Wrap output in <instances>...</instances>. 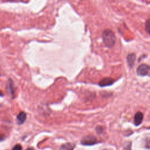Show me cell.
<instances>
[{
	"label": "cell",
	"mask_w": 150,
	"mask_h": 150,
	"mask_svg": "<svg viewBox=\"0 0 150 150\" xmlns=\"http://www.w3.org/2000/svg\"><path fill=\"white\" fill-rule=\"evenodd\" d=\"M103 40L107 47H112L115 43L116 37L114 33L111 29H107L103 32Z\"/></svg>",
	"instance_id": "6da1fadb"
},
{
	"label": "cell",
	"mask_w": 150,
	"mask_h": 150,
	"mask_svg": "<svg viewBox=\"0 0 150 150\" xmlns=\"http://www.w3.org/2000/svg\"><path fill=\"white\" fill-rule=\"evenodd\" d=\"M97 143V138L91 135L85 136L81 140V144L83 145H93Z\"/></svg>",
	"instance_id": "7a4b0ae2"
},
{
	"label": "cell",
	"mask_w": 150,
	"mask_h": 150,
	"mask_svg": "<svg viewBox=\"0 0 150 150\" xmlns=\"http://www.w3.org/2000/svg\"><path fill=\"white\" fill-rule=\"evenodd\" d=\"M137 71L139 76H146L150 71V66L145 64H141L138 67Z\"/></svg>",
	"instance_id": "3957f363"
},
{
	"label": "cell",
	"mask_w": 150,
	"mask_h": 150,
	"mask_svg": "<svg viewBox=\"0 0 150 150\" xmlns=\"http://www.w3.org/2000/svg\"><path fill=\"white\" fill-rule=\"evenodd\" d=\"M143 117H144V115L142 112H140V111L137 112L135 114L134 118V124L136 126H138L139 125H140L143 120Z\"/></svg>",
	"instance_id": "277c9868"
},
{
	"label": "cell",
	"mask_w": 150,
	"mask_h": 150,
	"mask_svg": "<svg viewBox=\"0 0 150 150\" xmlns=\"http://www.w3.org/2000/svg\"><path fill=\"white\" fill-rule=\"evenodd\" d=\"M114 80L110 77H106L101 79L99 83L98 84L101 87H105V86H108L111 85L114 83Z\"/></svg>",
	"instance_id": "5b68a950"
},
{
	"label": "cell",
	"mask_w": 150,
	"mask_h": 150,
	"mask_svg": "<svg viewBox=\"0 0 150 150\" xmlns=\"http://www.w3.org/2000/svg\"><path fill=\"white\" fill-rule=\"evenodd\" d=\"M26 119V114L23 111L20 112L18 114L16 117V121L18 124H23L25 121Z\"/></svg>",
	"instance_id": "8992f818"
},
{
	"label": "cell",
	"mask_w": 150,
	"mask_h": 150,
	"mask_svg": "<svg viewBox=\"0 0 150 150\" xmlns=\"http://www.w3.org/2000/svg\"><path fill=\"white\" fill-rule=\"evenodd\" d=\"M75 148V145L72 143L67 142L62 145L59 150H73Z\"/></svg>",
	"instance_id": "52a82bcc"
},
{
	"label": "cell",
	"mask_w": 150,
	"mask_h": 150,
	"mask_svg": "<svg viewBox=\"0 0 150 150\" xmlns=\"http://www.w3.org/2000/svg\"><path fill=\"white\" fill-rule=\"evenodd\" d=\"M127 62L130 67H132L134 64V62L135 60V54L134 53H130L127 56Z\"/></svg>",
	"instance_id": "ba28073f"
},
{
	"label": "cell",
	"mask_w": 150,
	"mask_h": 150,
	"mask_svg": "<svg viewBox=\"0 0 150 150\" xmlns=\"http://www.w3.org/2000/svg\"><path fill=\"white\" fill-rule=\"evenodd\" d=\"M8 88L11 93L12 96L14 95V93H15V87H14V84L13 83V81L11 79H9L8 81Z\"/></svg>",
	"instance_id": "9c48e42d"
},
{
	"label": "cell",
	"mask_w": 150,
	"mask_h": 150,
	"mask_svg": "<svg viewBox=\"0 0 150 150\" xmlns=\"http://www.w3.org/2000/svg\"><path fill=\"white\" fill-rule=\"evenodd\" d=\"M145 29L147 33L150 34V18L148 19L145 22Z\"/></svg>",
	"instance_id": "30bf717a"
},
{
	"label": "cell",
	"mask_w": 150,
	"mask_h": 150,
	"mask_svg": "<svg viewBox=\"0 0 150 150\" xmlns=\"http://www.w3.org/2000/svg\"><path fill=\"white\" fill-rule=\"evenodd\" d=\"M131 142H127L126 145H125V146L124 147V150H131Z\"/></svg>",
	"instance_id": "8fae6325"
},
{
	"label": "cell",
	"mask_w": 150,
	"mask_h": 150,
	"mask_svg": "<svg viewBox=\"0 0 150 150\" xmlns=\"http://www.w3.org/2000/svg\"><path fill=\"white\" fill-rule=\"evenodd\" d=\"M22 147L20 144H16L15 145L12 150H22Z\"/></svg>",
	"instance_id": "7c38bea8"
},
{
	"label": "cell",
	"mask_w": 150,
	"mask_h": 150,
	"mask_svg": "<svg viewBox=\"0 0 150 150\" xmlns=\"http://www.w3.org/2000/svg\"><path fill=\"white\" fill-rule=\"evenodd\" d=\"M96 129L98 134H100L103 131V128L101 126H98Z\"/></svg>",
	"instance_id": "4fadbf2b"
},
{
	"label": "cell",
	"mask_w": 150,
	"mask_h": 150,
	"mask_svg": "<svg viewBox=\"0 0 150 150\" xmlns=\"http://www.w3.org/2000/svg\"><path fill=\"white\" fill-rule=\"evenodd\" d=\"M5 139V136L2 134H0V141L4 140Z\"/></svg>",
	"instance_id": "5bb4252c"
},
{
	"label": "cell",
	"mask_w": 150,
	"mask_h": 150,
	"mask_svg": "<svg viewBox=\"0 0 150 150\" xmlns=\"http://www.w3.org/2000/svg\"><path fill=\"white\" fill-rule=\"evenodd\" d=\"M26 150H34V149L32 147H29V148H28Z\"/></svg>",
	"instance_id": "9a60e30c"
},
{
	"label": "cell",
	"mask_w": 150,
	"mask_h": 150,
	"mask_svg": "<svg viewBox=\"0 0 150 150\" xmlns=\"http://www.w3.org/2000/svg\"><path fill=\"white\" fill-rule=\"evenodd\" d=\"M4 96V94H3L2 92L0 90V96Z\"/></svg>",
	"instance_id": "2e32d148"
},
{
	"label": "cell",
	"mask_w": 150,
	"mask_h": 150,
	"mask_svg": "<svg viewBox=\"0 0 150 150\" xmlns=\"http://www.w3.org/2000/svg\"><path fill=\"white\" fill-rule=\"evenodd\" d=\"M8 1H15V0H7Z\"/></svg>",
	"instance_id": "e0dca14e"
},
{
	"label": "cell",
	"mask_w": 150,
	"mask_h": 150,
	"mask_svg": "<svg viewBox=\"0 0 150 150\" xmlns=\"http://www.w3.org/2000/svg\"><path fill=\"white\" fill-rule=\"evenodd\" d=\"M0 75H1V74H0Z\"/></svg>",
	"instance_id": "ac0fdd59"
}]
</instances>
